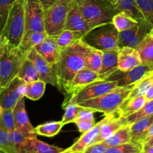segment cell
Instances as JSON below:
<instances>
[{"instance_id": "cell-1", "label": "cell", "mask_w": 153, "mask_h": 153, "mask_svg": "<svg viewBox=\"0 0 153 153\" xmlns=\"http://www.w3.org/2000/svg\"><path fill=\"white\" fill-rule=\"evenodd\" d=\"M88 50V45L81 40L62 50L60 58L56 64L58 88L65 94L70 81L75 75L86 68V57Z\"/></svg>"}, {"instance_id": "cell-2", "label": "cell", "mask_w": 153, "mask_h": 153, "mask_svg": "<svg viewBox=\"0 0 153 153\" xmlns=\"http://www.w3.org/2000/svg\"><path fill=\"white\" fill-rule=\"evenodd\" d=\"M76 3L84 18L94 28L112 24L113 16L121 12L108 0H78Z\"/></svg>"}, {"instance_id": "cell-3", "label": "cell", "mask_w": 153, "mask_h": 153, "mask_svg": "<svg viewBox=\"0 0 153 153\" xmlns=\"http://www.w3.org/2000/svg\"><path fill=\"white\" fill-rule=\"evenodd\" d=\"M134 85L118 86L104 95L81 102L78 104L81 107L92 109L95 112H101L104 115L117 114L128 97Z\"/></svg>"}, {"instance_id": "cell-4", "label": "cell", "mask_w": 153, "mask_h": 153, "mask_svg": "<svg viewBox=\"0 0 153 153\" xmlns=\"http://www.w3.org/2000/svg\"><path fill=\"white\" fill-rule=\"evenodd\" d=\"M19 46H14L3 40L0 49V81L2 88L9 85L17 76L20 67L26 58Z\"/></svg>"}, {"instance_id": "cell-5", "label": "cell", "mask_w": 153, "mask_h": 153, "mask_svg": "<svg viewBox=\"0 0 153 153\" xmlns=\"http://www.w3.org/2000/svg\"><path fill=\"white\" fill-rule=\"evenodd\" d=\"M25 0H15L2 31V40L9 44L19 46L25 34Z\"/></svg>"}, {"instance_id": "cell-6", "label": "cell", "mask_w": 153, "mask_h": 153, "mask_svg": "<svg viewBox=\"0 0 153 153\" xmlns=\"http://www.w3.org/2000/svg\"><path fill=\"white\" fill-rule=\"evenodd\" d=\"M75 2L73 0H56L44 11V30L48 36H56L64 30L68 13Z\"/></svg>"}, {"instance_id": "cell-7", "label": "cell", "mask_w": 153, "mask_h": 153, "mask_svg": "<svg viewBox=\"0 0 153 153\" xmlns=\"http://www.w3.org/2000/svg\"><path fill=\"white\" fill-rule=\"evenodd\" d=\"M82 40L92 47L101 51L118 47V31L112 24L98 27L86 34Z\"/></svg>"}, {"instance_id": "cell-8", "label": "cell", "mask_w": 153, "mask_h": 153, "mask_svg": "<svg viewBox=\"0 0 153 153\" xmlns=\"http://www.w3.org/2000/svg\"><path fill=\"white\" fill-rule=\"evenodd\" d=\"M152 28V24L146 19H138L137 23L131 28L118 32V47L128 46L135 49L137 45L149 34Z\"/></svg>"}, {"instance_id": "cell-9", "label": "cell", "mask_w": 153, "mask_h": 153, "mask_svg": "<svg viewBox=\"0 0 153 153\" xmlns=\"http://www.w3.org/2000/svg\"><path fill=\"white\" fill-rule=\"evenodd\" d=\"M116 87H118L116 80H100L94 82L81 90L76 95L69 99L66 102L63 103L62 107L70 102L79 103L98 97L112 91Z\"/></svg>"}, {"instance_id": "cell-10", "label": "cell", "mask_w": 153, "mask_h": 153, "mask_svg": "<svg viewBox=\"0 0 153 153\" xmlns=\"http://www.w3.org/2000/svg\"><path fill=\"white\" fill-rule=\"evenodd\" d=\"M25 32L29 31H42L44 30V9L40 0H25Z\"/></svg>"}, {"instance_id": "cell-11", "label": "cell", "mask_w": 153, "mask_h": 153, "mask_svg": "<svg viewBox=\"0 0 153 153\" xmlns=\"http://www.w3.org/2000/svg\"><path fill=\"white\" fill-rule=\"evenodd\" d=\"M26 84L18 76H16L0 92V106L3 108L13 109L22 97H25Z\"/></svg>"}, {"instance_id": "cell-12", "label": "cell", "mask_w": 153, "mask_h": 153, "mask_svg": "<svg viewBox=\"0 0 153 153\" xmlns=\"http://www.w3.org/2000/svg\"><path fill=\"white\" fill-rule=\"evenodd\" d=\"M26 57L34 63L40 80L44 81L46 84H50L58 88L56 66L51 65L45 61L44 58H42L34 49H31Z\"/></svg>"}, {"instance_id": "cell-13", "label": "cell", "mask_w": 153, "mask_h": 153, "mask_svg": "<svg viewBox=\"0 0 153 153\" xmlns=\"http://www.w3.org/2000/svg\"><path fill=\"white\" fill-rule=\"evenodd\" d=\"M100 80V79H99L98 73L93 71V70H89L86 67L80 70L75 75L73 79L70 81L67 88V91L64 94L66 98L64 99L63 103L66 102L69 99L76 95L78 92H80L81 90L88 86V85Z\"/></svg>"}, {"instance_id": "cell-14", "label": "cell", "mask_w": 153, "mask_h": 153, "mask_svg": "<svg viewBox=\"0 0 153 153\" xmlns=\"http://www.w3.org/2000/svg\"><path fill=\"white\" fill-rule=\"evenodd\" d=\"M64 29L70 30L79 33L83 37L89 31L94 29V28L84 18L77 3L75 2L68 13Z\"/></svg>"}, {"instance_id": "cell-15", "label": "cell", "mask_w": 153, "mask_h": 153, "mask_svg": "<svg viewBox=\"0 0 153 153\" xmlns=\"http://www.w3.org/2000/svg\"><path fill=\"white\" fill-rule=\"evenodd\" d=\"M34 49L45 61L53 66L58 62L62 52L56 43V36H47L42 43L37 45Z\"/></svg>"}, {"instance_id": "cell-16", "label": "cell", "mask_w": 153, "mask_h": 153, "mask_svg": "<svg viewBox=\"0 0 153 153\" xmlns=\"http://www.w3.org/2000/svg\"><path fill=\"white\" fill-rule=\"evenodd\" d=\"M119 48L103 51L101 67L98 72L100 80H108L112 75L118 71V55Z\"/></svg>"}, {"instance_id": "cell-17", "label": "cell", "mask_w": 153, "mask_h": 153, "mask_svg": "<svg viewBox=\"0 0 153 153\" xmlns=\"http://www.w3.org/2000/svg\"><path fill=\"white\" fill-rule=\"evenodd\" d=\"M152 73L153 64L141 63L130 71L122 73V76L115 80L117 81L118 86H125V85L136 83L144 77Z\"/></svg>"}, {"instance_id": "cell-18", "label": "cell", "mask_w": 153, "mask_h": 153, "mask_svg": "<svg viewBox=\"0 0 153 153\" xmlns=\"http://www.w3.org/2000/svg\"><path fill=\"white\" fill-rule=\"evenodd\" d=\"M141 63L142 62L140 55L136 49L128 46L119 48L118 55V71L121 73H126Z\"/></svg>"}, {"instance_id": "cell-19", "label": "cell", "mask_w": 153, "mask_h": 153, "mask_svg": "<svg viewBox=\"0 0 153 153\" xmlns=\"http://www.w3.org/2000/svg\"><path fill=\"white\" fill-rule=\"evenodd\" d=\"M14 119L15 129L23 134L34 133V127L32 126L28 117L27 115L25 108V100L24 97L19 100L14 108H13Z\"/></svg>"}, {"instance_id": "cell-20", "label": "cell", "mask_w": 153, "mask_h": 153, "mask_svg": "<svg viewBox=\"0 0 153 153\" xmlns=\"http://www.w3.org/2000/svg\"><path fill=\"white\" fill-rule=\"evenodd\" d=\"M115 114H111L105 115L104 119H102L100 122L96 123L95 125H94V126L93 127L92 129H90L89 131L84 133V134H81L80 137L73 145H71L70 147L68 148V149L69 150L72 151V152H82V151L86 147H87L88 145L92 144V143H93V141H94V140L95 139V137H97L99 131H100V127H101V126L103 125L106 120H108L110 118H111Z\"/></svg>"}, {"instance_id": "cell-21", "label": "cell", "mask_w": 153, "mask_h": 153, "mask_svg": "<svg viewBox=\"0 0 153 153\" xmlns=\"http://www.w3.org/2000/svg\"><path fill=\"white\" fill-rule=\"evenodd\" d=\"M63 150L64 149L38 140L37 137L28 138L17 149L18 153H58Z\"/></svg>"}, {"instance_id": "cell-22", "label": "cell", "mask_w": 153, "mask_h": 153, "mask_svg": "<svg viewBox=\"0 0 153 153\" xmlns=\"http://www.w3.org/2000/svg\"><path fill=\"white\" fill-rule=\"evenodd\" d=\"M124 125H126V123L124 118L118 116L116 117L114 115L101 126L100 131L92 143L104 141Z\"/></svg>"}, {"instance_id": "cell-23", "label": "cell", "mask_w": 153, "mask_h": 153, "mask_svg": "<svg viewBox=\"0 0 153 153\" xmlns=\"http://www.w3.org/2000/svg\"><path fill=\"white\" fill-rule=\"evenodd\" d=\"M48 34L45 31H29L25 32L19 47L24 53L28 55L31 49H34L37 45L40 44L47 37Z\"/></svg>"}, {"instance_id": "cell-24", "label": "cell", "mask_w": 153, "mask_h": 153, "mask_svg": "<svg viewBox=\"0 0 153 153\" xmlns=\"http://www.w3.org/2000/svg\"><path fill=\"white\" fill-rule=\"evenodd\" d=\"M146 102L145 96L128 99L117 112L118 116L123 118L128 117L130 115L138 111L146 104Z\"/></svg>"}, {"instance_id": "cell-25", "label": "cell", "mask_w": 153, "mask_h": 153, "mask_svg": "<svg viewBox=\"0 0 153 153\" xmlns=\"http://www.w3.org/2000/svg\"><path fill=\"white\" fill-rule=\"evenodd\" d=\"M131 131H130V126L129 124L122 126L119 129L117 130L112 136L104 140L109 147L118 146V145L124 144L131 141Z\"/></svg>"}, {"instance_id": "cell-26", "label": "cell", "mask_w": 153, "mask_h": 153, "mask_svg": "<svg viewBox=\"0 0 153 153\" xmlns=\"http://www.w3.org/2000/svg\"><path fill=\"white\" fill-rule=\"evenodd\" d=\"M135 49L139 54L141 62L153 64V39L149 34L137 45Z\"/></svg>"}, {"instance_id": "cell-27", "label": "cell", "mask_w": 153, "mask_h": 153, "mask_svg": "<svg viewBox=\"0 0 153 153\" xmlns=\"http://www.w3.org/2000/svg\"><path fill=\"white\" fill-rule=\"evenodd\" d=\"M153 122V115L142 118L135 121L130 124V131H131L132 141L140 143L141 138L146 132L152 123Z\"/></svg>"}, {"instance_id": "cell-28", "label": "cell", "mask_w": 153, "mask_h": 153, "mask_svg": "<svg viewBox=\"0 0 153 153\" xmlns=\"http://www.w3.org/2000/svg\"><path fill=\"white\" fill-rule=\"evenodd\" d=\"M17 76L26 84L39 80L38 73L34 67V63L27 57L21 66Z\"/></svg>"}, {"instance_id": "cell-29", "label": "cell", "mask_w": 153, "mask_h": 153, "mask_svg": "<svg viewBox=\"0 0 153 153\" xmlns=\"http://www.w3.org/2000/svg\"><path fill=\"white\" fill-rule=\"evenodd\" d=\"M64 126V123L62 121H52L38 125L34 128L33 131L37 135L52 137L59 133Z\"/></svg>"}, {"instance_id": "cell-30", "label": "cell", "mask_w": 153, "mask_h": 153, "mask_svg": "<svg viewBox=\"0 0 153 153\" xmlns=\"http://www.w3.org/2000/svg\"><path fill=\"white\" fill-rule=\"evenodd\" d=\"M81 39H82V36L80 34L68 29H64L56 36V43L61 50H63Z\"/></svg>"}, {"instance_id": "cell-31", "label": "cell", "mask_w": 153, "mask_h": 153, "mask_svg": "<svg viewBox=\"0 0 153 153\" xmlns=\"http://www.w3.org/2000/svg\"><path fill=\"white\" fill-rule=\"evenodd\" d=\"M102 56L103 51L88 45V50L86 57V67L98 73L101 67Z\"/></svg>"}, {"instance_id": "cell-32", "label": "cell", "mask_w": 153, "mask_h": 153, "mask_svg": "<svg viewBox=\"0 0 153 153\" xmlns=\"http://www.w3.org/2000/svg\"><path fill=\"white\" fill-rule=\"evenodd\" d=\"M45 88L46 83L40 79L26 84L25 97L32 101H37L44 96Z\"/></svg>"}, {"instance_id": "cell-33", "label": "cell", "mask_w": 153, "mask_h": 153, "mask_svg": "<svg viewBox=\"0 0 153 153\" xmlns=\"http://www.w3.org/2000/svg\"><path fill=\"white\" fill-rule=\"evenodd\" d=\"M117 7L120 11L124 12L136 20L144 19L143 15L138 8L135 0H118Z\"/></svg>"}, {"instance_id": "cell-34", "label": "cell", "mask_w": 153, "mask_h": 153, "mask_svg": "<svg viewBox=\"0 0 153 153\" xmlns=\"http://www.w3.org/2000/svg\"><path fill=\"white\" fill-rule=\"evenodd\" d=\"M137 23V20L133 19L124 12H119L113 16L112 24L118 32L130 29Z\"/></svg>"}, {"instance_id": "cell-35", "label": "cell", "mask_w": 153, "mask_h": 153, "mask_svg": "<svg viewBox=\"0 0 153 153\" xmlns=\"http://www.w3.org/2000/svg\"><path fill=\"white\" fill-rule=\"evenodd\" d=\"M153 85V73L148 75L138 82L135 83L133 89L130 91L128 99H131L134 97L145 96L146 93ZM127 99V100H128Z\"/></svg>"}, {"instance_id": "cell-36", "label": "cell", "mask_w": 153, "mask_h": 153, "mask_svg": "<svg viewBox=\"0 0 153 153\" xmlns=\"http://www.w3.org/2000/svg\"><path fill=\"white\" fill-rule=\"evenodd\" d=\"M142 144L136 141H130L124 144L111 146L104 153H142Z\"/></svg>"}, {"instance_id": "cell-37", "label": "cell", "mask_w": 153, "mask_h": 153, "mask_svg": "<svg viewBox=\"0 0 153 153\" xmlns=\"http://www.w3.org/2000/svg\"><path fill=\"white\" fill-rule=\"evenodd\" d=\"M0 128L8 133L15 130L13 109L2 108L0 112Z\"/></svg>"}, {"instance_id": "cell-38", "label": "cell", "mask_w": 153, "mask_h": 153, "mask_svg": "<svg viewBox=\"0 0 153 153\" xmlns=\"http://www.w3.org/2000/svg\"><path fill=\"white\" fill-rule=\"evenodd\" d=\"M151 115H153V100L147 101L146 104L138 111L130 115L128 117L124 118V119L126 124L130 125L138 120L151 116Z\"/></svg>"}, {"instance_id": "cell-39", "label": "cell", "mask_w": 153, "mask_h": 153, "mask_svg": "<svg viewBox=\"0 0 153 153\" xmlns=\"http://www.w3.org/2000/svg\"><path fill=\"white\" fill-rule=\"evenodd\" d=\"M62 108L64 110V113L62 117V120L61 121L64 123V125L70 123H73L74 120L76 119L80 111L82 108V107L79 105L78 103L71 102H68Z\"/></svg>"}, {"instance_id": "cell-40", "label": "cell", "mask_w": 153, "mask_h": 153, "mask_svg": "<svg viewBox=\"0 0 153 153\" xmlns=\"http://www.w3.org/2000/svg\"><path fill=\"white\" fill-rule=\"evenodd\" d=\"M8 139L9 141L18 149V148L26 141L28 140V138L31 137H37V134L34 133H31V134H23V133L20 132V131H17V130H14V131H10V132L8 133Z\"/></svg>"}, {"instance_id": "cell-41", "label": "cell", "mask_w": 153, "mask_h": 153, "mask_svg": "<svg viewBox=\"0 0 153 153\" xmlns=\"http://www.w3.org/2000/svg\"><path fill=\"white\" fill-rule=\"evenodd\" d=\"M144 19L153 25V0H135Z\"/></svg>"}, {"instance_id": "cell-42", "label": "cell", "mask_w": 153, "mask_h": 153, "mask_svg": "<svg viewBox=\"0 0 153 153\" xmlns=\"http://www.w3.org/2000/svg\"><path fill=\"white\" fill-rule=\"evenodd\" d=\"M15 0H0V31H2Z\"/></svg>"}, {"instance_id": "cell-43", "label": "cell", "mask_w": 153, "mask_h": 153, "mask_svg": "<svg viewBox=\"0 0 153 153\" xmlns=\"http://www.w3.org/2000/svg\"><path fill=\"white\" fill-rule=\"evenodd\" d=\"M0 149L6 153H18L16 148L9 141L8 132L0 128Z\"/></svg>"}, {"instance_id": "cell-44", "label": "cell", "mask_w": 153, "mask_h": 153, "mask_svg": "<svg viewBox=\"0 0 153 153\" xmlns=\"http://www.w3.org/2000/svg\"><path fill=\"white\" fill-rule=\"evenodd\" d=\"M109 146L104 141L94 143L88 145L81 153H104Z\"/></svg>"}, {"instance_id": "cell-45", "label": "cell", "mask_w": 153, "mask_h": 153, "mask_svg": "<svg viewBox=\"0 0 153 153\" xmlns=\"http://www.w3.org/2000/svg\"><path fill=\"white\" fill-rule=\"evenodd\" d=\"M73 123L76 124V127L78 128V131L80 132L81 134L89 131L96 124L94 121L84 120H75Z\"/></svg>"}, {"instance_id": "cell-46", "label": "cell", "mask_w": 153, "mask_h": 153, "mask_svg": "<svg viewBox=\"0 0 153 153\" xmlns=\"http://www.w3.org/2000/svg\"><path fill=\"white\" fill-rule=\"evenodd\" d=\"M94 113H95V111L92 110V109L82 107V108H81V110L78 113L77 116H76L75 120H84L94 121Z\"/></svg>"}, {"instance_id": "cell-47", "label": "cell", "mask_w": 153, "mask_h": 153, "mask_svg": "<svg viewBox=\"0 0 153 153\" xmlns=\"http://www.w3.org/2000/svg\"><path fill=\"white\" fill-rule=\"evenodd\" d=\"M153 136V122L152 123L151 125L149 126V127L148 128V129L146 131V132L144 133V134L142 135V138H141L140 143L142 144H143L145 142H146L148 139L151 138Z\"/></svg>"}, {"instance_id": "cell-48", "label": "cell", "mask_w": 153, "mask_h": 153, "mask_svg": "<svg viewBox=\"0 0 153 153\" xmlns=\"http://www.w3.org/2000/svg\"><path fill=\"white\" fill-rule=\"evenodd\" d=\"M40 1L42 4V7H43L44 11L45 10L49 8L51 5H52L56 0H40Z\"/></svg>"}, {"instance_id": "cell-49", "label": "cell", "mask_w": 153, "mask_h": 153, "mask_svg": "<svg viewBox=\"0 0 153 153\" xmlns=\"http://www.w3.org/2000/svg\"><path fill=\"white\" fill-rule=\"evenodd\" d=\"M145 97L146 101H150L153 100V85L148 90L145 94Z\"/></svg>"}, {"instance_id": "cell-50", "label": "cell", "mask_w": 153, "mask_h": 153, "mask_svg": "<svg viewBox=\"0 0 153 153\" xmlns=\"http://www.w3.org/2000/svg\"><path fill=\"white\" fill-rule=\"evenodd\" d=\"M153 146V136L150 139H148L146 142L142 144V149H145V148L149 147V146Z\"/></svg>"}, {"instance_id": "cell-51", "label": "cell", "mask_w": 153, "mask_h": 153, "mask_svg": "<svg viewBox=\"0 0 153 153\" xmlns=\"http://www.w3.org/2000/svg\"><path fill=\"white\" fill-rule=\"evenodd\" d=\"M142 153H153V146L145 148V149H142Z\"/></svg>"}, {"instance_id": "cell-52", "label": "cell", "mask_w": 153, "mask_h": 153, "mask_svg": "<svg viewBox=\"0 0 153 153\" xmlns=\"http://www.w3.org/2000/svg\"><path fill=\"white\" fill-rule=\"evenodd\" d=\"M58 153H81V152H72V151L69 150L68 149H64V150H63V151H62V152H58Z\"/></svg>"}, {"instance_id": "cell-53", "label": "cell", "mask_w": 153, "mask_h": 153, "mask_svg": "<svg viewBox=\"0 0 153 153\" xmlns=\"http://www.w3.org/2000/svg\"><path fill=\"white\" fill-rule=\"evenodd\" d=\"M3 40H2V31H0V49L2 47V45Z\"/></svg>"}, {"instance_id": "cell-54", "label": "cell", "mask_w": 153, "mask_h": 153, "mask_svg": "<svg viewBox=\"0 0 153 153\" xmlns=\"http://www.w3.org/2000/svg\"><path fill=\"white\" fill-rule=\"evenodd\" d=\"M108 1H110L111 3H112V4L117 5V2H118V0H108Z\"/></svg>"}, {"instance_id": "cell-55", "label": "cell", "mask_w": 153, "mask_h": 153, "mask_svg": "<svg viewBox=\"0 0 153 153\" xmlns=\"http://www.w3.org/2000/svg\"><path fill=\"white\" fill-rule=\"evenodd\" d=\"M149 35L151 36V37H152V38L153 39V28H152L151 31H150V33H149Z\"/></svg>"}, {"instance_id": "cell-56", "label": "cell", "mask_w": 153, "mask_h": 153, "mask_svg": "<svg viewBox=\"0 0 153 153\" xmlns=\"http://www.w3.org/2000/svg\"><path fill=\"white\" fill-rule=\"evenodd\" d=\"M0 153H6V152H4V151H3L2 149H0Z\"/></svg>"}, {"instance_id": "cell-57", "label": "cell", "mask_w": 153, "mask_h": 153, "mask_svg": "<svg viewBox=\"0 0 153 153\" xmlns=\"http://www.w3.org/2000/svg\"><path fill=\"white\" fill-rule=\"evenodd\" d=\"M2 89V87H1V81H0V92H1Z\"/></svg>"}, {"instance_id": "cell-58", "label": "cell", "mask_w": 153, "mask_h": 153, "mask_svg": "<svg viewBox=\"0 0 153 153\" xmlns=\"http://www.w3.org/2000/svg\"><path fill=\"white\" fill-rule=\"evenodd\" d=\"M73 1H76H76H78V0H73Z\"/></svg>"}]
</instances>
